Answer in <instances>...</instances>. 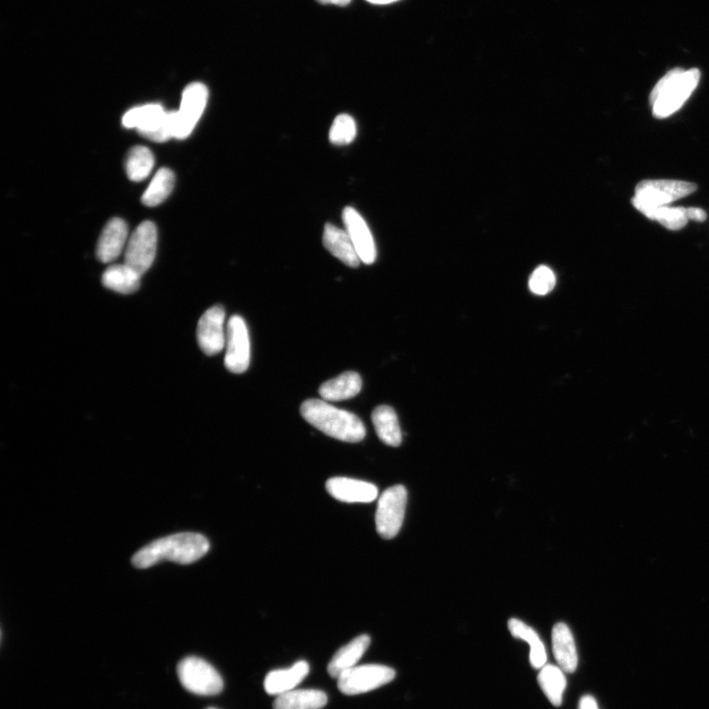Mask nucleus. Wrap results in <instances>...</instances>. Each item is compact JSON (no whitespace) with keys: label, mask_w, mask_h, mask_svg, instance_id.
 Segmentation results:
<instances>
[{"label":"nucleus","mask_w":709,"mask_h":709,"mask_svg":"<svg viewBox=\"0 0 709 709\" xmlns=\"http://www.w3.org/2000/svg\"><path fill=\"white\" fill-rule=\"evenodd\" d=\"M326 487L332 497L348 504H369L375 501L379 496V489L375 485L351 478H331Z\"/></svg>","instance_id":"14"},{"label":"nucleus","mask_w":709,"mask_h":709,"mask_svg":"<svg viewBox=\"0 0 709 709\" xmlns=\"http://www.w3.org/2000/svg\"><path fill=\"white\" fill-rule=\"evenodd\" d=\"M357 135L355 119L349 115L338 116L330 128L329 140L331 143L343 146L353 143Z\"/></svg>","instance_id":"29"},{"label":"nucleus","mask_w":709,"mask_h":709,"mask_svg":"<svg viewBox=\"0 0 709 709\" xmlns=\"http://www.w3.org/2000/svg\"><path fill=\"white\" fill-rule=\"evenodd\" d=\"M310 665L306 661H297L292 667L268 673L265 680V689L271 696H280L295 690L309 675Z\"/></svg>","instance_id":"16"},{"label":"nucleus","mask_w":709,"mask_h":709,"mask_svg":"<svg viewBox=\"0 0 709 709\" xmlns=\"http://www.w3.org/2000/svg\"><path fill=\"white\" fill-rule=\"evenodd\" d=\"M209 548V541L201 534H174L139 550L133 558V565L138 568L150 567L165 561L189 565L205 556Z\"/></svg>","instance_id":"1"},{"label":"nucleus","mask_w":709,"mask_h":709,"mask_svg":"<svg viewBox=\"0 0 709 709\" xmlns=\"http://www.w3.org/2000/svg\"><path fill=\"white\" fill-rule=\"evenodd\" d=\"M538 682L549 702L554 706H561L566 688L565 672L555 665L546 664L540 669Z\"/></svg>","instance_id":"25"},{"label":"nucleus","mask_w":709,"mask_h":709,"mask_svg":"<svg viewBox=\"0 0 709 709\" xmlns=\"http://www.w3.org/2000/svg\"><path fill=\"white\" fill-rule=\"evenodd\" d=\"M301 413L306 422L336 440L358 443L365 439L366 428L360 418L348 411L332 406L326 400L304 401Z\"/></svg>","instance_id":"2"},{"label":"nucleus","mask_w":709,"mask_h":709,"mask_svg":"<svg viewBox=\"0 0 709 709\" xmlns=\"http://www.w3.org/2000/svg\"><path fill=\"white\" fill-rule=\"evenodd\" d=\"M225 311L221 305H214L204 312L197 327L198 344L204 353L214 356L226 345Z\"/></svg>","instance_id":"12"},{"label":"nucleus","mask_w":709,"mask_h":709,"mask_svg":"<svg viewBox=\"0 0 709 709\" xmlns=\"http://www.w3.org/2000/svg\"><path fill=\"white\" fill-rule=\"evenodd\" d=\"M122 125L136 128L140 135L155 143H165L173 137L170 112L158 104L131 109L122 118Z\"/></svg>","instance_id":"5"},{"label":"nucleus","mask_w":709,"mask_h":709,"mask_svg":"<svg viewBox=\"0 0 709 709\" xmlns=\"http://www.w3.org/2000/svg\"><path fill=\"white\" fill-rule=\"evenodd\" d=\"M360 374L355 372H346L335 379L323 383L320 389L322 400L343 401L358 396L362 389Z\"/></svg>","instance_id":"20"},{"label":"nucleus","mask_w":709,"mask_h":709,"mask_svg":"<svg viewBox=\"0 0 709 709\" xmlns=\"http://www.w3.org/2000/svg\"><path fill=\"white\" fill-rule=\"evenodd\" d=\"M556 285V276L553 270L547 266H540L534 270L530 280L529 288L532 293L538 296L549 294Z\"/></svg>","instance_id":"30"},{"label":"nucleus","mask_w":709,"mask_h":709,"mask_svg":"<svg viewBox=\"0 0 709 709\" xmlns=\"http://www.w3.org/2000/svg\"><path fill=\"white\" fill-rule=\"evenodd\" d=\"M407 505V491L397 485L385 489L379 498L375 513L376 531L383 539L397 536L404 524Z\"/></svg>","instance_id":"8"},{"label":"nucleus","mask_w":709,"mask_h":709,"mask_svg":"<svg viewBox=\"0 0 709 709\" xmlns=\"http://www.w3.org/2000/svg\"><path fill=\"white\" fill-rule=\"evenodd\" d=\"M697 190L693 182L672 180H646L636 188L632 204L644 216L656 208L668 206Z\"/></svg>","instance_id":"4"},{"label":"nucleus","mask_w":709,"mask_h":709,"mask_svg":"<svg viewBox=\"0 0 709 709\" xmlns=\"http://www.w3.org/2000/svg\"><path fill=\"white\" fill-rule=\"evenodd\" d=\"M372 419L376 435L382 443L394 448L401 444L402 433L396 411L385 405L376 407Z\"/></svg>","instance_id":"22"},{"label":"nucleus","mask_w":709,"mask_h":709,"mask_svg":"<svg viewBox=\"0 0 709 709\" xmlns=\"http://www.w3.org/2000/svg\"><path fill=\"white\" fill-rule=\"evenodd\" d=\"M371 637L367 635H361L354 638L351 643L341 647L328 664L329 675L338 679L341 674L355 667L366 650L369 649Z\"/></svg>","instance_id":"19"},{"label":"nucleus","mask_w":709,"mask_h":709,"mask_svg":"<svg viewBox=\"0 0 709 709\" xmlns=\"http://www.w3.org/2000/svg\"><path fill=\"white\" fill-rule=\"evenodd\" d=\"M690 220L697 222H704L706 219V213L704 209L697 207L688 208Z\"/></svg>","instance_id":"31"},{"label":"nucleus","mask_w":709,"mask_h":709,"mask_svg":"<svg viewBox=\"0 0 709 709\" xmlns=\"http://www.w3.org/2000/svg\"><path fill=\"white\" fill-rule=\"evenodd\" d=\"M343 217L346 232L352 240L358 258L363 264L373 265L376 259V248L369 226L352 207H346Z\"/></svg>","instance_id":"13"},{"label":"nucleus","mask_w":709,"mask_h":709,"mask_svg":"<svg viewBox=\"0 0 709 709\" xmlns=\"http://www.w3.org/2000/svg\"><path fill=\"white\" fill-rule=\"evenodd\" d=\"M396 675V670L384 665H361L341 674L338 678V689L341 693L347 696L365 694L389 684Z\"/></svg>","instance_id":"9"},{"label":"nucleus","mask_w":709,"mask_h":709,"mask_svg":"<svg viewBox=\"0 0 709 709\" xmlns=\"http://www.w3.org/2000/svg\"><path fill=\"white\" fill-rule=\"evenodd\" d=\"M140 280L142 275L126 264L108 267L102 277L104 287L125 295L136 292L140 287Z\"/></svg>","instance_id":"23"},{"label":"nucleus","mask_w":709,"mask_h":709,"mask_svg":"<svg viewBox=\"0 0 709 709\" xmlns=\"http://www.w3.org/2000/svg\"><path fill=\"white\" fill-rule=\"evenodd\" d=\"M579 709H599L597 699L592 696L586 695L582 697Z\"/></svg>","instance_id":"32"},{"label":"nucleus","mask_w":709,"mask_h":709,"mask_svg":"<svg viewBox=\"0 0 709 709\" xmlns=\"http://www.w3.org/2000/svg\"><path fill=\"white\" fill-rule=\"evenodd\" d=\"M509 629L515 638L527 642L530 645V663L532 667L534 669L544 667L547 662V652L545 645L540 640L536 630H534L518 619H511L509 620Z\"/></svg>","instance_id":"24"},{"label":"nucleus","mask_w":709,"mask_h":709,"mask_svg":"<svg viewBox=\"0 0 709 709\" xmlns=\"http://www.w3.org/2000/svg\"><path fill=\"white\" fill-rule=\"evenodd\" d=\"M207 709H217V708H214V707H209V708H207Z\"/></svg>","instance_id":"35"},{"label":"nucleus","mask_w":709,"mask_h":709,"mask_svg":"<svg viewBox=\"0 0 709 709\" xmlns=\"http://www.w3.org/2000/svg\"><path fill=\"white\" fill-rule=\"evenodd\" d=\"M323 244L332 256L343 261L347 266L356 268L360 266L362 261L346 230L339 229L338 227L332 224H327L325 233H323Z\"/></svg>","instance_id":"17"},{"label":"nucleus","mask_w":709,"mask_h":709,"mask_svg":"<svg viewBox=\"0 0 709 709\" xmlns=\"http://www.w3.org/2000/svg\"><path fill=\"white\" fill-rule=\"evenodd\" d=\"M700 72L697 68H674L654 86L650 96L653 116L667 119L678 112L697 89Z\"/></svg>","instance_id":"3"},{"label":"nucleus","mask_w":709,"mask_h":709,"mask_svg":"<svg viewBox=\"0 0 709 709\" xmlns=\"http://www.w3.org/2000/svg\"><path fill=\"white\" fill-rule=\"evenodd\" d=\"M157 227L151 221H145L127 242L125 264L143 275L153 265L157 251Z\"/></svg>","instance_id":"11"},{"label":"nucleus","mask_w":709,"mask_h":709,"mask_svg":"<svg viewBox=\"0 0 709 709\" xmlns=\"http://www.w3.org/2000/svg\"><path fill=\"white\" fill-rule=\"evenodd\" d=\"M128 229L127 223L119 218H113L108 222L100 235L97 246V257L103 264L116 260L127 242Z\"/></svg>","instance_id":"15"},{"label":"nucleus","mask_w":709,"mask_h":709,"mask_svg":"<svg viewBox=\"0 0 709 709\" xmlns=\"http://www.w3.org/2000/svg\"><path fill=\"white\" fill-rule=\"evenodd\" d=\"M225 366L227 371L243 374L250 363V341L246 321L233 315L226 328Z\"/></svg>","instance_id":"10"},{"label":"nucleus","mask_w":709,"mask_h":709,"mask_svg":"<svg viewBox=\"0 0 709 709\" xmlns=\"http://www.w3.org/2000/svg\"><path fill=\"white\" fill-rule=\"evenodd\" d=\"M366 2L376 5H385L398 2V0H366Z\"/></svg>","instance_id":"34"},{"label":"nucleus","mask_w":709,"mask_h":709,"mask_svg":"<svg viewBox=\"0 0 709 709\" xmlns=\"http://www.w3.org/2000/svg\"><path fill=\"white\" fill-rule=\"evenodd\" d=\"M645 217L660 223L667 229L672 231L682 229L690 221L688 208L669 205L656 208L647 213Z\"/></svg>","instance_id":"28"},{"label":"nucleus","mask_w":709,"mask_h":709,"mask_svg":"<svg viewBox=\"0 0 709 709\" xmlns=\"http://www.w3.org/2000/svg\"><path fill=\"white\" fill-rule=\"evenodd\" d=\"M328 700L325 691L320 690H293L278 696L274 709H321Z\"/></svg>","instance_id":"21"},{"label":"nucleus","mask_w":709,"mask_h":709,"mask_svg":"<svg viewBox=\"0 0 709 709\" xmlns=\"http://www.w3.org/2000/svg\"><path fill=\"white\" fill-rule=\"evenodd\" d=\"M208 96L207 87L203 83L195 82L186 87L180 110L170 112L173 138L186 139L191 135L204 115Z\"/></svg>","instance_id":"7"},{"label":"nucleus","mask_w":709,"mask_h":709,"mask_svg":"<svg viewBox=\"0 0 709 709\" xmlns=\"http://www.w3.org/2000/svg\"><path fill=\"white\" fill-rule=\"evenodd\" d=\"M174 173L168 168H162L155 174L150 186L143 197V203L149 207L160 205L169 197L174 187Z\"/></svg>","instance_id":"26"},{"label":"nucleus","mask_w":709,"mask_h":709,"mask_svg":"<svg viewBox=\"0 0 709 709\" xmlns=\"http://www.w3.org/2000/svg\"><path fill=\"white\" fill-rule=\"evenodd\" d=\"M183 688L198 696H215L224 688L220 674L207 661L195 656L182 659L177 668Z\"/></svg>","instance_id":"6"},{"label":"nucleus","mask_w":709,"mask_h":709,"mask_svg":"<svg viewBox=\"0 0 709 709\" xmlns=\"http://www.w3.org/2000/svg\"><path fill=\"white\" fill-rule=\"evenodd\" d=\"M318 3L321 4H335L338 6H346L351 0H317Z\"/></svg>","instance_id":"33"},{"label":"nucleus","mask_w":709,"mask_h":709,"mask_svg":"<svg viewBox=\"0 0 709 709\" xmlns=\"http://www.w3.org/2000/svg\"><path fill=\"white\" fill-rule=\"evenodd\" d=\"M155 164L152 152L144 146L130 149L126 162L127 177L133 181H142L150 174Z\"/></svg>","instance_id":"27"},{"label":"nucleus","mask_w":709,"mask_h":709,"mask_svg":"<svg viewBox=\"0 0 709 709\" xmlns=\"http://www.w3.org/2000/svg\"><path fill=\"white\" fill-rule=\"evenodd\" d=\"M551 643L559 667L565 673H574L579 665V654L570 628L564 623L555 625Z\"/></svg>","instance_id":"18"}]
</instances>
